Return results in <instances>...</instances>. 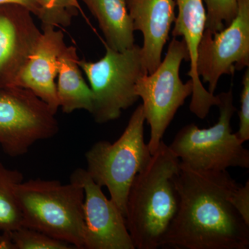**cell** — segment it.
Returning <instances> with one entry per match:
<instances>
[{
  "instance_id": "cell-2",
  "label": "cell",
  "mask_w": 249,
  "mask_h": 249,
  "mask_svg": "<svg viewBox=\"0 0 249 249\" xmlns=\"http://www.w3.org/2000/svg\"><path fill=\"white\" fill-rule=\"evenodd\" d=\"M180 160L162 141L147 166L134 178L127 196L126 224L134 247H163L178 212Z\"/></svg>"
},
{
  "instance_id": "cell-11",
  "label": "cell",
  "mask_w": 249,
  "mask_h": 249,
  "mask_svg": "<svg viewBox=\"0 0 249 249\" xmlns=\"http://www.w3.org/2000/svg\"><path fill=\"white\" fill-rule=\"evenodd\" d=\"M41 34L29 10L0 5V88L14 87Z\"/></svg>"
},
{
  "instance_id": "cell-7",
  "label": "cell",
  "mask_w": 249,
  "mask_h": 249,
  "mask_svg": "<svg viewBox=\"0 0 249 249\" xmlns=\"http://www.w3.org/2000/svg\"><path fill=\"white\" fill-rule=\"evenodd\" d=\"M93 93L91 114L97 124H104L119 119L123 110L137 102V80L146 74L141 60V47L117 52L106 46V53L96 62L79 60Z\"/></svg>"
},
{
  "instance_id": "cell-10",
  "label": "cell",
  "mask_w": 249,
  "mask_h": 249,
  "mask_svg": "<svg viewBox=\"0 0 249 249\" xmlns=\"http://www.w3.org/2000/svg\"><path fill=\"white\" fill-rule=\"evenodd\" d=\"M70 180L84 191V249H135L124 214L86 169L77 168Z\"/></svg>"
},
{
  "instance_id": "cell-16",
  "label": "cell",
  "mask_w": 249,
  "mask_h": 249,
  "mask_svg": "<svg viewBox=\"0 0 249 249\" xmlns=\"http://www.w3.org/2000/svg\"><path fill=\"white\" fill-rule=\"evenodd\" d=\"M76 47H66L59 60L58 79L56 84L59 107L65 114L84 109L91 114L93 93L83 78Z\"/></svg>"
},
{
  "instance_id": "cell-8",
  "label": "cell",
  "mask_w": 249,
  "mask_h": 249,
  "mask_svg": "<svg viewBox=\"0 0 249 249\" xmlns=\"http://www.w3.org/2000/svg\"><path fill=\"white\" fill-rule=\"evenodd\" d=\"M48 105L29 89L0 88V146L11 157L27 154L36 142L58 134L59 124Z\"/></svg>"
},
{
  "instance_id": "cell-6",
  "label": "cell",
  "mask_w": 249,
  "mask_h": 249,
  "mask_svg": "<svg viewBox=\"0 0 249 249\" xmlns=\"http://www.w3.org/2000/svg\"><path fill=\"white\" fill-rule=\"evenodd\" d=\"M183 60L189 62L186 45L183 40L173 37L163 61L152 73L141 76L136 84V94L142 99L144 116L150 127L147 145L152 155L160 146L177 111L193 93L191 79L184 83L180 78Z\"/></svg>"
},
{
  "instance_id": "cell-19",
  "label": "cell",
  "mask_w": 249,
  "mask_h": 249,
  "mask_svg": "<svg viewBox=\"0 0 249 249\" xmlns=\"http://www.w3.org/2000/svg\"><path fill=\"white\" fill-rule=\"evenodd\" d=\"M42 12L39 19L42 25L66 27L78 14V0H40Z\"/></svg>"
},
{
  "instance_id": "cell-1",
  "label": "cell",
  "mask_w": 249,
  "mask_h": 249,
  "mask_svg": "<svg viewBox=\"0 0 249 249\" xmlns=\"http://www.w3.org/2000/svg\"><path fill=\"white\" fill-rule=\"evenodd\" d=\"M175 181L178 210L163 247L249 248V225L230 201L241 184L227 170H196L180 161Z\"/></svg>"
},
{
  "instance_id": "cell-17",
  "label": "cell",
  "mask_w": 249,
  "mask_h": 249,
  "mask_svg": "<svg viewBox=\"0 0 249 249\" xmlns=\"http://www.w3.org/2000/svg\"><path fill=\"white\" fill-rule=\"evenodd\" d=\"M24 181L18 170L0 163V232H11L22 227V215L15 196L16 185Z\"/></svg>"
},
{
  "instance_id": "cell-5",
  "label": "cell",
  "mask_w": 249,
  "mask_h": 249,
  "mask_svg": "<svg viewBox=\"0 0 249 249\" xmlns=\"http://www.w3.org/2000/svg\"><path fill=\"white\" fill-rule=\"evenodd\" d=\"M218 96L219 116L217 124L206 129L199 128L194 124H187L178 131L168 146L181 163L194 169H249V151L232 132L231 122L237 110L232 88Z\"/></svg>"
},
{
  "instance_id": "cell-24",
  "label": "cell",
  "mask_w": 249,
  "mask_h": 249,
  "mask_svg": "<svg viewBox=\"0 0 249 249\" xmlns=\"http://www.w3.org/2000/svg\"><path fill=\"white\" fill-rule=\"evenodd\" d=\"M1 238H2V236H1V232H0V243H1Z\"/></svg>"
},
{
  "instance_id": "cell-20",
  "label": "cell",
  "mask_w": 249,
  "mask_h": 249,
  "mask_svg": "<svg viewBox=\"0 0 249 249\" xmlns=\"http://www.w3.org/2000/svg\"><path fill=\"white\" fill-rule=\"evenodd\" d=\"M206 4L205 31L213 34L227 27L235 17L238 0H203Z\"/></svg>"
},
{
  "instance_id": "cell-14",
  "label": "cell",
  "mask_w": 249,
  "mask_h": 249,
  "mask_svg": "<svg viewBox=\"0 0 249 249\" xmlns=\"http://www.w3.org/2000/svg\"><path fill=\"white\" fill-rule=\"evenodd\" d=\"M134 31L143 35L141 60L145 73H151L162 61V53L175 21V0H127Z\"/></svg>"
},
{
  "instance_id": "cell-9",
  "label": "cell",
  "mask_w": 249,
  "mask_h": 249,
  "mask_svg": "<svg viewBox=\"0 0 249 249\" xmlns=\"http://www.w3.org/2000/svg\"><path fill=\"white\" fill-rule=\"evenodd\" d=\"M249 66V0H238L237 14L227 27L213 34L204 31L198 47L196 71L214 94L221 76Z\"/></svg>"
},
{
  "instance_id": "cell-3",
  "label": "cell",
  "mask_w": 249,
  "mask_h": 249,
  "mask_svg": "<svg viewBox=\"0 0 249 249\" xmlns=\"http://www.w3.org/2000/svg\"><path fill=\"white\" fill-rule=\"evenodd\" d=\"M14 193L23 227L84 249V191L79 183L35 178L16 185Z\"/></svg>"
},
{
  "instance_id": "cell-21",
  "label": "cell",
  "mask_w": 249,
  "mask_h": 249,
  "mask_svg": "<svg viewBox=\"0 0 249 249\" xmlns=\"http://www.w3.org/2000/svg\"><path fill=\"white\" fill-rule=\"evenodd\" d=\"M242 93L240 96V110L239 111L240 125L237 137L242 142L249 140V69L247 68L242 80Z\"/></svg>"
},
{
  "instance_id": "cell-4",
  "label": "cell",
  "mask_w": 249,
  "mask_h": 249,
  "mask_svg": "<svg viewBox=\"0 0 249 249\" xmlns=\"http://www.w3.org/2000/svg\"><path fill=\"white\" fill-rule=\"evenodd\" d=\"M145 121L140 105L115 142L99 141L85 154L87 172L98 185L107 188L111 200L124 217L131 185L148 164L152 155L144 139Z\"/></svg>"
},
{
  "instance_id": "cell-23",
  "label": "cell",
  "mask_w": 249,
  "mask_h": 249,
  "mask_svg": "<svg viewBox=\"0 0 249 249\" xmlns=\"http://www.w3.org/2000/svg\"><path fill=\"white\" fill-rule=\"evenodd\" d=\"M1 4H18L24 6L31 14L40 18L42 12V4L40 0H0Z\"/></svg>"
},
{
  "instance_id": "cell-12",
  "label": "cell",
  "mask_w": 249,
  "mask_h": 249,
  "mask_svg": "<svg viewBox=\"0 0 249 249\" xmlns=\"http://www.w3.org/2000/svg\"><path fill=\"white\" fill-rule=\"evenodd\" d=\"M42 29L40 38L14 87L30 90L56 114L60 107L55 79L58 76L60 55L67 46L61 31L52 25H42Z\"/></svg>"
},
{
  "instance_id": "cell-18",
  "label": "cell",
  "mask_w": 249,
  "mask_h": 249,
  "mask_svg": "<svg viewBox=\"0 0 249 249\" xmlns=\"http://www.w3.org/2000/svg\"><path fill=\"white\" fill-rule=\"evenodd\" d=\"M9 232L11 249H71L73 246L43 232L22 227Z\"/></svg>"
},
{
  "instance_id": "cell-22",
  "label": "cell",
  "mask_w": 249,
  "mask_h": 249,
  "mask_svg": "<svg viewBox=\"0 0 249 249\" xmlns=\"http://www.w3.org/2000/svg\"><path fill=\"white\" fill-rule=\"evenodd\" d=\"M230 201L241 217L249 225V180H247L245 185H240L238 188H236L230 196Z\"/></svg>"
},
{
  "instance_id": "cell-13",
  "label": "cell",
  "mask_w": 249,
  "mask_h": 249,
  "mask_svg": "<svg viewBox=\"0 0 249 249\" xmlns=\"http://www.w3.org/2000/svg\"><path fill=\"white\" fill-rule=\"evenodd\" d=\"M175 2L178 14L172 35L173 37H182L189 54L191 68L188 76L193 84L190 110L199 119H204L211 108L219 103L218 95L214 96L204 88L196 71L198 47L206 25V9L203 0H175Z\"/></svg>"
},
{
  "instance_id": "cell-15",
  "label": "cell",
  "mask_w": 249,
  "mask_h": 249,
  "mask_svg": "<svg viewBox=\"0 0 249 249\" xmlns=\"http://www.w3.org/2000/svg\"><path fill=\"white\" fill-rule=\"evenodd\" d=\"M98 21L108 47L124 52L135 45L127 0H80Z\"/></svg>"
}]
</instances>
